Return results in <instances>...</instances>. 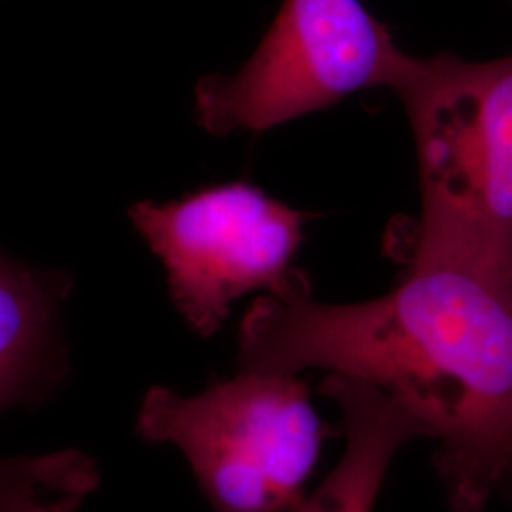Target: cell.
I'll use <instances>...</instances> for the list:
<instances>
[{"label": "cell", "instance_id": "6da1fadb", "mask_svg": "<svg viewBox=\"0 0 512 512\" xmlns=\"http://www.w3.org/2000/svg\"><path fill=\"white\" fill-rule=\"evenodd\" d=\"M239 368H323L389 393L437 442L456 512H480L512 475V268L412 255L378 298H258L239 327Z\"/></svg>", "mask_w": 512, "mask_h": 512}, {"label": "cell", "instance_id": "7a4b0ae2", "mask_svg": "<svg viewBox=\"0 0 512 512\" xmlns=\"http://www.w3.org/2000/svg\"><path fill=\"white\" fill-rule=\"evenodd\" d=\"M393 90L420 169L412 255L484 256L512 268V55H408Z\"/></svg>", "mask_w": 512, "mask_h": 512}, {"label": "cell", "instance_id": "3957f363", "mask_svg": "<svg viewBox=\"0 0 512 512\" xmlns=\"http://www.w3.org/2000/svg\"><path fill=\"white\" fill-rule=\"evenodd\" d=\"M137 431L175 446L213 512H294L327 439L296 374L243 370L198 395L148 389Z\"/></svg>", "mask_w": 512, "mask_h": 512}, {"label": "cell", "instance_id": "277c9868", "mask_svg": "<svg viewBox=\"0 0 512 512\" xmlns=\"http://www.w3.org/2000/svg\"><path fill=\"white\" fill-rule=\"evenodd\" d=\"M406 57L361 0H285L239 73L198 84V120L219 135L266 131L351 93L393 90Z\"/></svg>", "mask_w": 512, "mask_h": 512}, {"label": "cell", "instance_id": "5b68a950", "mask_svg": "<svg viewBox=\"0 0 512 512\" xmlns=\"http://www.w3.org/2000/svg\"><path fill=\"white\" fill-rule=\"evenodd\" d=\"M131 219L162 258L175 306L200 334L219 330L245 294H310L306 275L294 268L304 213L253 184L213 186L164 205L137 203Z\"/></svg>", "mask_w": 512, "mask_h": 512}, {"label": "cell", "instance_id": "8992f818", "mask_svg": "<svg viewBox=\"0 0 512 512\" xmlns=\"http://www.w3.org/2000/svg\"><path fill=\"white\" fill-rule=\"evenodd\" d=\"M323 393L342 414L346 446L336 467L294 512H372L397 452L427 433L403 404L374 385L329 374Z\"/></svg>", "mask_w": 512, "mask_h": 512}, {"label": "cell", "instance_id": "52a82bcc", "mask_svg": "<svg viewBox=\"0 0 512 512\" xmlns=\"http://www.w3.org/2000/svg\"><path fill=\"white\" fill-rule=\"evenodd\" d=\"M52 306L35 275L0 258V412L27 401L40 380Z\"/></svg>", "mask_w": 512, "mask_h": 512}, {"label": "cell", "instance_id": "ba28073f", "mask_svg": "<svg viewBox=\"0 0 512 512\" xmlns=\"http://www.w3.org/2000/svg\"><path fill=\"white\" fill-rule=\"evenodd\" d=\"M38 494L35 461L27 454L0 458V512H33Z\"/></svg>", "mask_w": 512, "mask_h": 512}]
</instances>
